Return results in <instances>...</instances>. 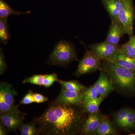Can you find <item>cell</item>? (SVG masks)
Returning <instances> with one entry per match:
<instances>
[{"instance_id":"obj_1","label":"cell","mask_w":135,"mask_h":135,"mask_svg":"<svg viewBox=\"0 0 135 135\" xmlns=\"http://www.w3.org/2000/svg\"><path fill=\"white\" fill-rule=\"evenodd\" d=\"M79 107L52 103L36 119L40 133L73 135L81 133L84 122Z\"/></svg>"},{"instance_id":"obj_2","label":"cell","mask_w":135,"mask_h":135,"mask_svg":"<svg viewBox=\"0 0 135 135\" xmlns=\"http://www.w3.org/2000/svg\"><path fill=\"white\" fill-rule=\"evenodd\" d=\"M101 70L112 81L114 88L122 93L135 91V72L120 66L103 60Z\"/></svg>"},{"instance_id":"obj_3","label":"cell","mask_w":135,"mask_h":135,"mask_svg":"<svg viewBox=\"0 0 135 135\" xmlns=\"http://www.w3.org/2000/svg\"><path fill=\"white\" fill-rule=\"evenodd\" d=\"M76 59V51L72 44L66 41H61L55 46L50 55L48 62L53 65H63Z\"/></svg>"},{"instance_id":"obj_4","label":"cell","mask_w":135,"mask_h":135,"mask_svg":"<svg viewBox=\"0 0 135 135\" xmlns=\"http://www.w3.org/2000/svg\"><path fill=\"white\" fill-rule=\"evenodd\" d=\"M123 6L118 19L124 27L126 33L129 36L134 35V25L135 18V9L133 0H122Z\"/></svg>"},{"instance_id":"obj_5","label":"cell","mask_w":135,"mask_h":135,"mask_svg":"<svg viewBox=\"0 0 135 135\" xmlns=\"http://www.w3.org/2000/svg\"><path fill=\"white\" fill-rule=\"evenodd\" d=\"M101 60L91 51L86 49L82 59L80 61L75 74L79 77L101 70Z\"/></svg>"},{"instance_id":"obj_6","label":"cell","mask_w":135,"mask_h":135,"mask_svg":"<svg viewBox=\"0 0 135 135\" xmlns=\"http://www.w3.org/2000/svg\"><path fill=\"white\" fill-rule=\"evenodd\" d=\"M90 50L101 60H105L113 55L118 49L117 45L105 41L100 43L94 44L89 46Z\"/></svg>"},{"instance_id":"obj_7","label":"cell","mask_w":135,"mask_h":135,"mask_svg":"<svg viewBox=\"0 0 135 135\" xmlns=\"http://www.w3.org/2000/svg\"><path fill=\"white\" fill-rule=\"evenodd\" d=\"M24 115L21 112H12L1 114V123L9 131H15L23 124Z\"/></svg>"},{"instance_id":"obj_8","label":"cell","mask_w":135,"mask_h":135,"mask_svg":"<svg viewBox=\"0 0 135 135\" xmlns=\"http://www.w3.org/2000/svg\"><path fill=\"white\" fill-rule=\"evenodd\" d=\"M54 103L83 107L82 92H72L61 88V91Z\"/></svg>"},{"instance_id":"obj_9","label":"cell","mask_w":135,"mask_h":135,"mask_svg":"<svg viewBox=\"0 0 135 135\" xmlns=\"http://www.w3.org/2000/svg\"><path fill=\"white\" fill-rule=\"evenodd\" d=\"M126 34L124 27L118 19L111 21L105 41L112 44L118 45L121 38Z\"/></svg>"},{"instance_id":"obj_10","label":"cell","mask_w":135,"mask_h":135,"mask_svg":"<svg viewBox=\"0 0 135 135\" xmlns=\"http://www.w3.org/2000/svg\"><path fill=\"white\" fill-rule=\"evenodd\" d=\"M99 96L106 97L112 92L114 88L112 81L103 70H100L99 78L94 85Z\"/></svg>"},{"instance_id":"obj_11","label":"cell","mask_w":135,"mask_h":135,"mask_svg":"<svg viewBox=\"0 0 135 135\" xmlns=\"http://www.w3.org/2000/svg\"><path fill=\"white\" fill-rule=\"evenodd\" d=\"M135 72V59L128 57L122 52L121 47L107 60H105Z\"/></svg>"},{"instance_id":"obj_12","label":"cell","mask_w":135,"mask_h":135,"mask_svg":"<svg viewBox=\"0 0 135 135\" xmlns=\"http://www.w3.org/2000/svg\"><path fill=\"white\" fill-rule=\"evenodd\" d=\"M103 116L99 111L95 113H89L83 123L81 133L84 135L91 134L99 127Z\"/></svg>"},{"instance_id":"obj_13","label":"cell","mask_w":135,"mask_h":135,"mask_svg":"<svg viewBox=\"0 0 135 135\" xmlns=\"http://www.w3.org/2000/svg\"><path fill=\"white\" fill-rule=\"evenodd\" d=\"M111 21L118 19V15L123 6L122 0H101Z\"/></svg>"},{"instance_id":"obj_14","label":"cell","mask_w":135,"mask_h":135,"mask_svg":"<svg viewBox=\"0 0 135 135\" xmlns=\"http://www.w3.org/2000/svg\"><path fill=\"white\" fill-rule=\"evenodd\" d=\"M0 94L7 104L11 106H15V97L17 94L11 84L7 82L1 83Z\"/></svg>"},{"instance_id":"obj_15","label":"cell","mask_w":135,"mask_h":135,"mask_svg":"<svg viewBox=\"0 0 135 135\" xmlns=\"http://www.w3.org/2000/svg\"><path fill=\"white\" fill-rule=\"evenodd\" d=\"M116 129L106 116H103L99 127L91 133L92 135H116L118 134Z\"/></svg>"},{"instance_id":"obj_16","label":"cell","mask_w":135,"mask_h":135,"mask_svg":"<svg viewBox=\"0 0 135 135\" xmlns=\"http://www.w3.org/2000/svg\"><path fill=\"white\" fill-rule=\"evenodd\" d=\"M105 97L99 96L95 99L83 101V107L85 112L89 113H95L99 112V106Z\"/></svg>"},{"instance_id":"obj_17","label":"cell","mask_w":135,"mask_h":135,"mask_svg":"<svg viewBox=\"0 0 135 135\" xmlns=\"http://www.w3.org/2000/svg\"><path fill=\"white\" fill-rule=\"evenodd\" d=\"M31 13V11L22 12L17 11L11 8L5 2L0 0V18H8L12 15H25Z\"/></svg>"},{"instance_id":"obj_18","label":"cell","mask_w":135,"mask_h":135,"mask_svg":"<svg viewBox=\"0 0 135 135\" xmlns=\"http://www.w3.org/2000/svg\"><path fill=\"white\" fill-rule=\"evenodd\" d=\"M57 82L61 85L62 88L72 92H82L86 88L83 85L76 81H64L57 80Z\"/></svg>"},{"instance_id":"obj_19","label":"cell","mask_w":135,"mask_h":135,"mask_svg":"<svg viewBox=\"0 0 135 135\" xmlns=\"http://www.w3.org/2000/svg\"><path fill=\"white\" fill-rule=\"evenodd\" d=\"M129 38L128 41L122 45L121 49L125 55L135 59V35Z\"/></svg>"},{"instance_id":"obj_20","label":"cell","mask_w":135,"mask_h":135,"mask_svg":"<svg viewBox=\"0 0 135 135\" xmlns=\"http://www.w3.org/2000/svg\"><path fill=\"white\" fill-rule=\"evenodd\" d=\"M7 20L8 18H0V41L4 45L7 44L11 38Z\"/></svg>"},{"instance_id":"obj_21","label":"cell","mask_w":135,"mask_h":135,"mask_svg":"<svg viewBox=\"0 0 135 135\" xmlns=\"http://www.w3.org/2000/svg\"><path fill=\"white\" fill-rule=\"evenodd\" d=\"M20 135H36L40 134V129L35 122L22 124L19 128Z\"/></svg>"},{"instance_id":"obj_22","label":"cell","mask_w":135,"mask_h":135,"mask_svg":"<svg viewBox=\"0 0 135 135\" xmlns=\"http://www.w3.org/2000/svg\"><path fill=\"white\" fill-rule=\"evenodd\" d=\"M128 109H123L117 112L114 116V120L116 125L122 128L126 129V120Z\"/></svg>"},{"instance_id":"obj_23","label":"cell","mask_w":135,"mask_h":135,"mask_svg":"<svg viewBox=\"0 0 135 135\" xmlns=\"http://www.w3.org/2000/svg\"><path fill=\"white\" fill-rule=\"evenodd\" d=\"M83 101L95 99L99 96V94L94 86L86 89L82 92Z\"/></svg>"},{"instance_id":"obj_24","label":"cell","mask_w":135,"mask_h":135,"mask_svg":"<svg viewBox=\"0 0 135 135\" xmlns=\"http://www.w3.org/2000/svg\"><path fill=\"white\" fill-rule=\"evenodd\" d=\"M18 106L15 105L14 106H11L8 104L4 101L2 96L0 94V113L1 114L7 112H19Z\"/></svg>"},{"instance_id":"obj_25","label":"cell","mask_w":135,"mask_h":135,"mask_svg":"<svg viewBox=\"0 0 135 135\" xmlns=\"http://www.w3.org/2000/svg\"><path fill=\"white\" fill-rule=\"evenodd\" d=\"M46 75H35L26 78L23 81V84L29 83L35 85L42 86L44 79Z\"/></svg>"},{"instance_id":"obj_26","label":"cell","mask_w":135,"mask_h":135,"mask_svg":"<svg viewBox=\"0 0 135 135\" xmlns=\"http://www.w3.org/2000/svg\"><path fill=\"white\" fill-rule=\"evenodd\" d=\"M57 76L55 73L50 74H46V76L44 79L42 86L48 88L51 86L56 81H57Z\"/></svg>"},{"instance_id":"obj_27","label":"cell","mask_w":135,"mask_h":135,"mask_svg":"<svg viewBox=\"0 0 135 135\" xmlns=\"http://www.w3.org/2000/svg\"><path fill=\"white\" fill-rule=\"evenodd\" d=\"M135 128V122L134 117V111L131 109L128 110L126 120V129H132Z\"/></svg>"},{"instance_id":"obj_28","label":"cell","mask_w":135,"mask_h":135,"mask_svg":"<svg viewBox=\"0 0 135 135\" xmlns=\"http://www.w3.org/2000/svg\"><path fill=\"white\" fill-rule=\"evenodd\" d=\"M32 90H29L20 101V105L29 104L35 102Z\"/></svg>"},{"instance_id":"obj_29","label":"cell","mask_w":135,"mask_h":135,"mask_svg":"<svg viewBox=\"0 0 135 135\" xmlns=\"http://www.w3.org/2000/svg\"><path fill=\"white\" fill-rule=\"evenodd\" d=\"M7 66L2 49H0V74L2 75L7 70Z\"/></svg>"},{"instance_id":"obj_30","label":"cell","mask_w":135,"mask_h":135,"mask_svg":"<svg viewBox=\"0 0 135 135\" xmlns=\"http://www.w3.org/2000/svg\"><path fill=\"white\" fill-rule=\"evenodd\" d=\"M33 97L35 102L37 103H44L48 100V99L47 97L39 93L33 94Z\"/></svg>"},{"instance_id":"obj_31","label":"cell","mask_w":135,"mask_h":135,"mask_svg":"<svg viewBox=\"0 0 135 135\" xmlns=\"http://www.w3.org/2000/svg\"><path fill=\"white\" fill-rule=\"evenodd\" d=\"M7 129L1 123L0 124V135H5L6 134Z\"/></svg>"},{"instance_id":"obj_32","label":"cell","mask_w":135,"mask_h":135,"mask_svg":"<svg viewBox=\"0 0 135 135\" xmlns=\"http://www.w3.org/2000/svg\"><path fill=\"white\" fill-rule=\"evenodd\" d=\"M134 119L135 122V112H134Z\"/></svg>"}]
</instances>
